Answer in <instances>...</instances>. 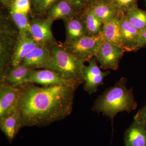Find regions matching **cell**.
I'll return each instance as SVG.
<instances>
[{
  "label": "cell",
  "instance_id": "cell-1",
  "mask_svg": "<svg viewBox=\"0 0 146 146\" xmlns=\"http://www.w3.org/2000/svg\"><path fill=\"white\" fill-rule=\"evenodd\" d=\"M78 87L64 84L39 87L27 84L20 89L17 108L22 127L45 126L70 115Z\"/></svg>",
  "mask_w": 146,
  "mask_h": 146
},
{
  "label": "cell",
  "instance_id": "cell-2",
  "mask_svg": "<svg viewBox=\"0 0 146 146\" xmlns=\"http://www.w3.org/2000/svg\"><path fill=\"white\" fill-rule=\"evenodd\" d=\"M127 80L121 78L115 86L108 88L94 102L92 111L108 117L113 124L115 116L120 112L130 113L136 109L137 103L134 100L132 88H126Z\"/></svg>",
  "mask_w": 146,
  "mask_h": 146
},
{
  "label": "cell",
  "instance_id": "cell-3",
  "mask_svg": "<svg viewBox=\"0 0 146 146\" xmlns=\"http://www.w3.org/2000/svg\"><path fill=\"white\" fill-rule=\"evenodd\" d=\"M84 63L74 57L64 47L54 46L50 49L49 56L42 68L54 71L65 79L81 84L84 83Z\"/></svg>",
  "mask_w": 146,
  "mask_h": 146
},
{
  "label": "cell",
  "instance_id": "cell-4",
  "mask_svg": "<svg viewBox=\"0 0 146 146\" xmlns=\"http://www.w3.org/2000/svg\"><path fill=\"white\" fill-rule=\"evenodd\" d=\"M103 42L101 35H85L71 43H65L64 48L74 57L84 63L89 62L96 56Z\"/></svg>",
  "mask_w": 146,
  "mask_h": 146
},
{
  "label": "cell",
  "instance_id": "cell-5",
  "mask_svg": "<svg viewBox=\"0 0 146 146\" xmlns=\"http://www.w3.org/2000/svg\"><path fill=\"white\" fill-rule=\"evenodd\" d=\"M125 52L120 47L103 41L95 57L100 64V68L102 70H116Z\"/></svg>",
  "mask_w": 146,
  "mask_h": 146
},
{
  "label": "cell",
  "instance_id": "cell-6",
  "mask_svg": "<svg viewBox=\"0 0 146 146\" xmlns=\"http://www.w3.org/2000/svg\"><path fill=\"white\" fill-rule=\"evenodd\" d=\"M98 62L96 58L94 57L89 61V65H84L83 68L84 88L90 95L98 91L99 86L103 85L105 78L110 73L108 70L102 71Z\"/></svg>",
  "mask_w": 146,
  "mask_h": 146
},
{
  "label": "cell",
  "instance_id": "cell-7",
  "mask_svg": "<svg viewBox=\"0 0 146 146\" xmlns=\"http://www.w3.org/2000/svg\"><path fill=\"white\" fill-rule=\"evenodd\" d=\"M20 89L3 82L0 85V119L5 117L17 110Z\"/></svg>",
  "mask_w": 146,
  "mask_h": 146
},
{
  "label": "cell",
  "instance_id": "cell-8",
  "mask_svg": "<svg viewBox=\"0 0 146 146\" xmlns=\"http://www.w3.org/2000/svg\"><path fill=\"white\" fill-rule=\"evenodd\" d=\"M28 83L38 84L44 86L64 84L78 86L80 85L76 82L65 79L54 71L44 69L38 70L33 69L29 76Z\"/></svg>",
  "mask_w": 146,
  "mask_h": 146
},
{
  "label": "cell",
  "instance_id": "cell-9",
  "mask_svg": "<svg viewBox=\"0 0 146 146\" xmlns=\"http://www.w3.org/2000/svg\"><path fill=\"white\" fill-rule=\"evenodd\" d=\"M39 46L31 35L19 32L11 57V67L21 65L28 54Z\"/></svg>",
  "mask_w": 146,
  "mask_h": 146
},
{
  "label": "cell",
  "instance_id": "cell-10",
  "mask_svg": "<svg viewBox=\"0 0 146 146\" xmlns=\"http://www.w3.org/2000/svg\"><path fill=\"white\" fill-rule=\"evenodd\" d=\"M53 22L48 18L43 20L33 19L31 23V36L40 46H47L53 41L51 30Z\"/></svg>",
  "mask_w": 146,
  "mask_h": 146
},
{
  "label": "cell",
  "instance_id": "cell-11",
  "mask_svg": "<svg viewBox=\"0 0 146 146\" xmlns=\"http://www.w3.org/2000/svg\"><path fill=\"white\" fill-rule=\"evenodd\" d=\"M119 24L125 52H136L139 49L141 31L132 26L124 16L120 17Z\"/></svg>",
  "mask_w": 146,
  "mask_h": 146
},
{
  "label": "cell",
  "instance_id": "cell-12",
  "mask_svg": "<svg viewBox=\"0 0 146 146\" xmlns=\"http://www.w3.org/2000/svg\"><path fill=\"white\" fill-rule=\"evenodd\" d=\"M120 17H116L104 24L101 35L103 41L112 43L125 51L124 44L121 33Z\"/></svg>",
  "mask_w": 146,
  "mask_h": 146
},
{
  "label": "cell",
  "instance_id": "cell-13",
  "mask_svg": "<svg viewBox=\"0 0 146 146\" xmlns=\"http://www.w3.org/2000/svg\"><path fill=\"white\" fill-rule=\"evenodd\" d=\"M33 69L22 65L11 67L1 82H5L14 88L21 89L28 84L29 76Z\"/></svg>",
  "mask_w": 146,
  "mask_h": 146
},
{
  "label": "cell",
  "instance_id": "cell-14",
  "mask_svg": "<svg viewBox=\"0 0 146 146\" xmlns=\"http://www.w3.org/2000/svg\"><path fill=\"white\" fill-rule=\"evenodd\" d=\"M86 7L104 24L119 17L117 11L109 0H89Z\"/></svg>",
  "mask_w": 146,
  "mask_h": 146
},
{
  "label": "cell",
  "instance_id": "cell-15",
  "mask_svg": "<svg viewBox=\"0 0 146 146\" xmlns=\"http://www.w3.org/2000/svg\"><path fill=\"white\" fill-rule=\"evenodd\" d=\"M146 125L134 121L124 134V146H146Z\"/></svg>",
  "mask_w": 146,
  "mask_h": 146
},
{
  "label": "cell",
  "instance_id": "cell-16",
  "mask_svg": "<svg viewBox=\"0 0 146 146\" xmlns=\"http://www.w3.org/2000/svg\"><path fill=\"white\" fill-rule=\"evenodd\" d=\"M65 22L66 33L65 43H71L87 35L80 13H77L73 18Z\"/></svg>",
  "mask_w": 146,
  "mask_h": 146
},
{
  "label": "cell",
  "instance_id": "cell-17",
  "mask_svg": "<svg viewBox=\"0 0 146 146\" xmlns=\"http://www.w3.org/2000/svg\"><path fill=\"white\" fill-rule=\"evenodd\" d=\"M22 127L20 114L18 110L0 119V127L9 141L11 143Z\"/></svg>",
  "mask_w": 146,
  "mask_h": 146
},
{
  "label": "cell",
  "instance_id": "cell-18",
  "mask_svg": "<svg viewBox=\"0 0 146 146\" xmlns=\"http://www.w3.org/2000/svg\"><path fill=\"white\" fill-rule=\"evenodd\" d=\"M50 49L41 46L32 50L25 56L21 65L32 68H42L49 56Z\"/></svg>",
  "mask_w": 146,
  "mask_h": 146
},
{
  "label": "cell",
  "instance_id": "cell-19",
  "mask_svg": "<svg viewBox=\"0 0 146 146\" xmlns=\"http://www.w3.org/2000/svg\"><path fill=\"white\" fill-rule=\"evenodd\" d=\"M77 13L68 0H58L49 9L48 18L53 21L62 19L65 21Z\"/></svg>",
  "mask_w": 146,
  "mask_h": 146
},
{
  "label": "cell",
  "instance_id": "cell-20",
  "mask_svg": "<svg viewBox=\"0 0 146 146\" xmlns=\"http://www.w3.org/2000/svg\"><path fill=\"white\" fill-rule=\"evenodd\" d=\"M87 35L96 36L101 34L104 23L91 10L86 7L80 12Z\"/></svg>",
  "mask_w": 146,
  "mask_h": 146
},
{
  "label": "cell",
  "instance_id": "cell-21",
  "mask_svg": "<svg viewBox=\"0 0 146 146\" xmlns=\"http://www.w3.org/2000/svg\"><path fill=\"white\" fill-rule=\"evenodd\" d=\"M124 16L132 26L140 31L146 29V11L138 8L137 5L131 9Z\"/></svg>",
  "mask_w": 146,
  "mask_h": 146
},
{
  "label": "cell",
  "instance_id": "cell-22",
  "mask_svg": "<svg viewBox=\"0 0 146 146\" xmlns=\"http://www.w3.org/2000/svg\"><path fill=\"white\" fill-rule=\"evenodd\" d=\"M12 20L19 30V32L31 35V26L27 14L11 9Z\"/></svg>",
  "mask_w": 146,
  "mask_h": 146
},
{
  "label": "cell",
  "instance_id": "cell-23",
  "mask_svg": "<svg viewBox=\"0 0 146 146\" xmlns=\"http://www.w3.org/2000/svg\"><path fill=\"white\" fill-rule=\"evenodd\" d=\"M119 17L124 16L131 9L137 5L138 0H109Z\"/></svg>",
  "mask_w": 146,
  "mask_h": 146
},
{
  "label": "cell",
  "instance_id": "cell-24",
  "mask_svg": "<svg viewBox=\"0 0 146 146\" xmlns=\"http://www.w3.org/2000/svg\"><path fill=\"white\" fill-rule=\"evenodd\" d=\"M30 9V0H14L11 9L27 14Z\"/></svg>",
  "mask_w": 146,
  "mask_h": 146
},
{
  "label": "cell",
  "instance_id": "cell-25",
  "mask_svg": "<svg viewBox=\"0 0 146 146\" xmlns=\"http://www.w3.org/2000/svg\"><path fill=\"white\" fill-rule=\"evenodd\" d=\"M77 13H80L88 5L89 0H68Z\"/></svg>",
  "mask_w": 146,
  "mask_h": 146
},
{
  "label": "cell",
  "instance_id": "cell-26",
  "mask_svg": "<svg viewBox=\"0 0 146 146\" xmlns=\"http://www.w3.org/2000/svg\"><path fill=\"white\" fill-rule=\"evenodd\" d=\"M58 0H42L37 7V10L40 13H44L48 11L54 4Z\"/></svg>",
  "mask_w": 146,
  "mask_h": 146
},
{
  "label": "cell",
  "instance_id": "cell-27",
  "mask_svg": "<svg viewBox=\"0 0 146 146\" xmlns=\"http://www.w3.org/2000/svg\"><path fill=\"white\" fill-rule=\"evenodd\" d=\"M134 121L146 125V104L134 116Z\"/></svg>",
  "mask_w": 146,
  "mask_h": 146
},
{
  "label": "cell",
  "instance_id": "cell-28",
  "mask_svg": "<svg viewBox=\"0 0 146 146\" xmlns=\"http://www.w3.org/2000/svg\"><path fill=\"white\" fill-rule=\"evenodd\" d=\"M146 46V29L141 31L139 41V49Z\"/></svg>",
  "mask_w": 146,
  "mask_h": 146
},
{
  "label": "cell",
  "instance_id": "cell-29",
  "mask_svg": "<svg viewBox=\"0 0 146 146\" xmlns=\"http://www.w3.org/2000/svg\"><path fill=\"white\" fill-rule=\"evenodd\" d=\"M33 3L35 5H36V7L38 6L39 5L40 3L41 2L42 0H32Z\"/></svg>",
  "mask_w": 146,
  "mask_h": 146
},
{
  "label": "cell",
  "instance_id": "cell-30",
  "mask_svg": "<svg viewBox=\"0 0 146 146\" xmlns=\"http://www.w3.org/2000/svg\"><path fill=\"white\" fill-rule=\"evenodd\" d=\"M12 0H1V2L4 4L6 5L9 3L11 2L12 1Z\"/></svg>",
  "mask_w": 146,
  "mask_h": 146
},
{
  "label": "cell",
  "instance_id": "cell-31",
  "mask_svg": "<svg viewBox=\"0 0 146 146\" xmlns=\"http://www.w3.org/2000/svg\"><path fill=\"white\" fill-rule=\"evenodd\" d=\"M145 6L146 7V0H145Z\"/></svg>",
  "mask_w": 146,
  "mask_h": 146
}]
</instances>
